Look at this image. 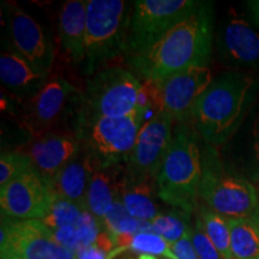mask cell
I'll return each instance as SVG.
<instances>
[{
  "label": "cell",
  "instance_id": "3",
  "mask_svg": "<svg viewBox=\"0 0 259 259\" xmlns=\"http://www.w3.org/2000/svg\"><path fill=\"white\" fill-rule=\"evenodd\" d=\"M193 125L179 122L156 174L158 199L181 211L192 213L198 208L202 180V148Z\"/></svg>",
  "mask_w": 259,
  "mask_h": 259
},
{
  "label": "cell",
  "instance_id": "28",
  "mask_svg": "<svg viewBox=\"0 0 259 259\" xmlns=\"http://www.w3.org/2000/svg\"><path fill=\"white\" fill-rule=\"evenodd\" d=\"M32 162L30 157L21 150L2 151L0 156V189L8 185L16 178L21 177L25 171L30 170Z\"/></svg>",
  "mask_w": 259,
  "mask_h": 259
},
{
  "label": "cell",
  "instance_id": "27",
  "mask_svg": "<svg viewBox=\"0 0 259 259\" xmlns=\"http://www.w3.org/2000/svg\"><path fill=\"white\" fill-rule=\"evenodd\" d=\"M85 209L78 204L54 196L48 215L41 222L51 231L65 227H74Z\"/></svg>",
  "mask_w": 259,
  "mask_h": 259
},
{
  "label": "cell",
  "instance_id": "31",
  "mask_svg": "<svg viewBox=\"0 0 259 259\" xmlns=\"http://www.w3.org/2000/svg\"><path fill=\"white\" fill-rule=\"evenodd\" d=\"M53 235L56 240L63 246V247L67 248V250L72 251L76 253L79 250V241L78 236H77V232L74 227H65V228L54 229Z\"/></svg>",
  "mask_w": 259,
  "mask_h": 259
},
{
  "label": "cell",
  "instance_id": "26",
  "mask_svg": "<svg viewBox=\"0 0 259 259\" xmlns=\"http://www.w3.org/2000/svg\"><path fill=\"white\" fill-rule=\"evenodd\" d=\"M187 216H190V213L181 211V210L167 213H158L156 218L150 222L151 227H153V232L162 236L169 246H171L181 240L190 232L191 227L186 222Z\"/></svg>",
  "mask_w": 259,
  "mask_h": 259
},
{
  "label": "cell",
  "instance_id": "33",
  "mask_svg": "<svg viewBox=\"0 0 259 259\" xmlns=\"http://www.w3.org/2000/svg\"><path fill=\"white\" fill-rule=\"evenodd\" d=\"M252 150H253L252 177L254 180H259V115L255 118L252 128Z\"/></svg>",
  "mask_w": 259,
  "mask_h": 259
},
{
  "label": "cell",
  "instance_id": "14",
  "mask_svg": "<svg viewBox=\"0 0 259 259\" xmlns=\"http://www.w3.org/2000/svg\"><path fill=\"white\" fill-rule=\"evenodd\" d=\"M174 122V119L163 112L156 113L144 122L126 163V176L131 179H156L173 138Z\"/></svg>",
  "mask_w": 259,
  "mask_h": 259
},
{
  "label": "cell",
  "instance_id": "34",
  "mask_svg": "<svg viewBox=\"0 0 259 259\" xmlns=\"http://www.w3.org/2000/svg\"><path fill=\"white\" fill-rule=\"evenodd\" d=\"M76 257L77 259H108V253L94 244L87 247H80L76 252Z\"/></svg>",
  "mask_w": 259,
  "mask_h": 259
},
{
  "label": "cell",
  "instance_id": "25",
  "mask_svg": "<svg viewBox=\"0 0 259 259\" xmlns=\"http://www.w3.org/2000/svg\"><path fill=\"white\" fill-rule=\"evenodd\" d=\"M105 232L112 236L113 241L121 235H135L137 233L153 232L150 222L141 221L128 213L120 199L115 200L102 220Z\"/></svg>",
  "mask_w": 259,
  "mask_h": 259
},
{
  "label": "cell",
  "instance_id": "10",
  "mask_svg": "<svg viewBox=\"0 0 259 259\" xmlns=\"http://www.w3.org/2000/svg\"><path fill=\"white\" fill-rule=\"evenodd\" d=\"M0 251L22 259H77L61 246L53 232L41 221H21L2 215Z\"/></svg>",
  "mask_w": 259,
  "mask_h": 259
},
{
  "label": "cell",
  "instance_id": "7",
  "mask_svg": "<svg viewBox=\"0 0 259 259\" xmlns=\"http://www.w3.org/2000/svg\"><path fill=\"white\" fill-rule=\"evenodd\" d=\"M196 0H137L134 2L125 60L148 51L199 8Z\"/></svg>",
  "mask_w": 259,
  "mask_h": 259
},
{
  "label": "cell",
  "instance_id": "32",
  "mask_svg": "<svg viewBox=\"0 0 259 259\" xmlns=\"http://www.w3.org/2000/svg\"><path fill=\"white\" fill-rule=\"evenodd\" d=\"M170 248L178 259H199L191 241L190 232L181 240L171 245Z\"/></svg>",
  "mask_w": 259,
  "mask_h": 259
},
{
  "label": "cell",
  "instance_id": "17",
  "mask_svg": "<svg viewBox=\"0 0 259 259\" xmlns=\"http://www.w3.org/2000/svg\"><path fill=\"white\" fill-rule=\"evenodd\" d=\"M218 46L228 63L259 69V34L233 9L219 32Z\"/></svg>",
  "mask_w": 259,
  "mask_h": 259
},
{
  "label": "cell",
  "instance_id": "37",
  "mask_svg": "<svg viewBox=\"0 0 259 259\" xmlns=\"http://www.w3.org/2000/svg\"><path fill=\"white\" fill-rule=\"evenodd\" d=\"M2 259H22V258H19L17 255L12 253H8V252H2Z\"/></svg>",
  "mask_w": 259,
  "mask_h": 259
},
{
  "label": "cell",
  "instance_id": "5",
  "mask_svg": "<svg viewBox=\"0 0 259 259\" xmlns=\"http://www.w3.org/2000/svg\"><path fill=\"white\" fill-rule=\"evenodd\" d=\"M144 122L145 116L138 108L121 118L90 115L80 108L77 135L96 164H126Z\"/></svg>",
  "mask_w": 259,
  "mask_h": 259
},
{
  "label": "cell",
  "instance_id": "11",
  "mask_svg": "<svg viewBox=\"0 0 259 259\" xmlns=\"http://www.w3.org/2000/svg\"><path fill=\"white\" fill-rule=\"evenodd\" d=\"M212 79L209 66H194L161 82H150L158 112L170 115L177 124L189 122L194 105Z\"/></svg>",
  "mask_w": 259,
  "mask_h": 259
},
{
  "label": "cell",
  "instance_id": "2",
  "mask_svg": "<svg viewBox=\"0 0 259 259\" xmlns=\"http://www.w3.org/2000/svg\"><path fill=\"white\" fill-rule=\"evenodd\" d=\"M259 95V79L226 72L212 79L193 107L191 124L205 145L219 148L240 128Z\"/></svg>",
  "mask_w": 259,
  "mask_h": 259
},
{
  "label": "cell",
  "instance_id": "20",
  "mask_svg": "<svg viewBox=\"0 0 259 259\" xmlns=\"http://www.w3.org/2000/svg\"><path fill=\"white\" fill-rule=\"evenodd\" d=\"M59 37L61 46L76 64H84L87 36V2H65L59 12Z\"/></svg>",
  "mask_w": 259,
  "mask_h": 259
},
{
  "label": "cell",
  "instance_id": "6",
  "mask_svg": "<svg viewBox=\"0 0 259 259\" xmlns=\"http://www.w3.org/2000/svg\"><path fill=\"white\" fill-rule=\"evenodd\" d=\"M203 173L199 199L227 219H250L258 203V190L245 178L228 171L216 149H202Z\"/></svg>",
  "mask_w": 259,
  "mask_h": 259
},
{
  "label": "cell",
  "instance_id": "35",
  "mask_svg": "<svg viewBox=\"0 0 259 259\" xmlns=\"http://www.w3.org/2000/svg\"><path fill=\"white\" fill-rule=\"evenodd\" d=\"M247 6L251 11L252 18H253L255 24L259 27V0H251V2H247Z\"/></svg>",
  "mask_w": 259,
  "mask_h": 259
},
{
  "label": "cell",
  "instance_id": "24",
  "mask_svg": "<svg viewBox=\"0 0 259 259\" xmlns=\"http://www.w3.org/2000/svg\"><path fill=\"white\" fill-rule=\"evenodd\" d=\"M198 216L205 234L215 245L225 259H234L231 248V231H229L228 219L220 215L212 209H210L205 204L198 205Z\"/></svg>",
  "mask_w": 259,
  "mask_h": 259
},
{
  "label": "cell",
  "instance_id": "1",
  "mask_svg": "<svg viewBox=\"0 0 259 259\" xmlns=\"http://www.w3.org/2000/svg\"><path fill=\"white\" fill-rule=\"evenodd\" d=\"M213 12L209 2H202L153 47L126 63L144 82H161L190 67H208L212 56Z\"/></svg>",
  "mask_w": 259,
  "mask_h": 259
},
{
  "label": "cell",
  "instance_id": "18",
  "mask_svg": "<svg viewBox=\"0 0 259 259\" xmlns=\"http://www.w3.org/2000/svg\"><path fill=\"white\" fill-rule=\"evenodd\" d=\"M126 179V164H96L85 198V210L102 223L115 200L120 199Z\"/></svg>",
  "mask_w": 259,
  "mask_h": 259
},
{
  "label": "cell",
  "instance_id": "12",
  "mask_svg": "<svg viewBox=\"0 0 259 259\" xmlns=\"http://www.w3.org/2000/svg\"><path fill=\"white\" fill-rule=\"evenodd\" d=\"M54 194L35 168L0 189L2 215L21 221H41L50 212Z\"/></svg>",
  "mask_w": 259,
  "mask_h": 259
},
{
  "label": "cell",
  "instance_id": "23",
  "mask_svg": "<svg viewBox=\"0 0 259 259\" xmlns=\"http://www.w3.org/2000/svg\"><path fill=\"white\" fill-rule=\"evenodd\" d=\"M234 259H259V229L251 219H228Z\"/></svg>",
  "mask_w": 259,
  "mask_h": 259
},
{
  "label": "cell",
  "instance_id": "38",
  "mask_svg": "<svg viewBox=\"0 0 259 259\" xmlns=\"http://www.w3.org/2000/svg\"><path fill=\"white\" fill-rule=\"evenodd\" d=\"M138 259H156V258H154L153 255H139Z\"/></svg>",
  "mask_w": 259,
  "mask_h": 259
},
{
  "label": "cell",
  "instance_id": "13",
  "mask_svg": "<svg viewBox=\"0 0 259 259\" xmlns=\"http://www.w3.org/2000/svg\"><path fill=\"white\" fill-rule=\"evenodd\" d=\"M8 40L14 50L32 66L51 72L54 63V46L41 24L14 3H5Z\"/></svg>",
  "mask_w": 259,
  "mask_h": 259
},
{
  "label": "cell",
  "instance_id": "29",
  "mask_svg": "<svg viewBox=\"0 0 259 259\" xmlns=\"http://www.w3.org/2000/svg\"><path fill=\"white\" fill-rule=\"evenodd\" d=\"M190 238L199 259H225L205 234L198 219L196 220L194 227L190 229Z\"/></svg>",
  "mask_w": 259,
  "mask_h": 259
},
{
  "label": "cell",
  "instance_id": "22",
  "mask_svg": "<svg viewBox=\"0 0 259 259\" xmlns=\"http://www.w3.org/2000/svg\"><path fill=\"white\" fill-rule=\"evenodd\" d=\"M125 251H134L142 255H163L168 259H178L169 244L154 232L118 236L114 239V250L108 254V259L118 257Z\"/></svg>",
  "mask_w": 259,
  "mask_h": 259
},
{
  "label": "cell",
  "instance_id": "19",
  "mask_svg": "<svg viewBox=\"0 0 259 259\" xmlns=\"http://www.w3.org/2000/svg\"><path fill=\"white\" fill-rule=\"evenodd\" d=\"M95 166V161L82 147L79 154L58 173L51 185L52 192L85 209L87 192Z\"/></svg>",
  "mask_w": 259,
  "mask_h": 259
},
{
  "label": "cell",
  "instance_id": "15",
  "mask_svg": "<svg viewBox=\"0 0 259 259\" xmlns=\"http://www.w3.org/2000/svg\"><path fill=\"white\" fill-rule=\"evenodd\" d=\"M18 150L30 157L32 166L51 186L58 173L82 150V142L73 132H48L32 137Z\"/></svg>",
  "mask_w": 259,
  "mask_h": 259
},
{
  "label": "cell",
  "instance_id": "9",
  "mask_svg": "<svg viewBox=\"0 0 259 259\" xmlns=\"http://www.w3.org/2000/svg\"><path fill=\"white\" fill-rule=\"evenodd\" d=\"M82 93L63 77L48 79L36 96L24 102L23 122L32 137H37L66 122L70 116L78 118Z\"/></svg>",
  "mask_w": 259,
  "mask_h": 259
},
{
  "label": "cell",
  "instance_id": "21",
  "mask_svg": "<svg viewBox=\"0 0 259 259\" xmlns=\"http://www.w3.org/2000/svg\"><path fill=\"white\" fill-rule=\"evenodd\" d=\"M156 197L155 179H131L126 176L120 200L130 215L141 221H153L160 213Z\"/></svg>",
  "mask_w": 259,
  "mask_h": 259
},
{
  "label": "cell",
  "instance_id": "36",
  "mask_svg": "<svg viewBox=\"0 0 259 259\" xmlns=\"http://www.w3.org/2000/svg\"><path fill=\"white\" fill-rule=\"evenodd\" d=\"M251 221L254 223L255 226H257V228L259 229V190H258V203H257V206H255L253 213L251 215Z\"/></svg>",
  "mask_w": 259,
  "mask_h": 259
},
{
  "label": "cell",
  "instance_id": "16",
  "mask_svg": "<svg viewBox=\"0 0 259 259\" xmlns=\"http://www.w3.org/2000/svg\"><path fill=\"white\" fill-rule=\"evenodd\" d=\"M50 79L44 72L21 57L8 38L3 41L0 54V80L6 92L19 102H28L36 96Z\"/></svg>",
  "mask_w": 259,
  "mask_h": 259
},
{
  "label": "cell",
  "instance_id": "30",
  "mask_svg": "<svg viewBox=\"0 0 259 259\" xmlns=\"http://www.w3.org/2000/svg\"><path fill=\"white\" fill-rule=\"evenodd\" d=\"M78 236V241L80 247H87L92 246L96 242L97 236L101 233L102 223L97 220L93 213H90L88 210H85L80 216L78 222L74 226ZM79 247V248H80Z\"/></svg>",
  "mask_w": 259,
  "mask_h": 259
},
{
  "label": "cell",
  "instance_id": "8",
  "mask_svg": "<svg viewBox=\"0 0 259 259\" xmlns=\"http://www.w3.org/2000/svg\"><path fill=\"white\" fill-rule=\"evenodd\" d=\"M142 82L119 66L99 70L82 93V111L106 118H121L137 111Z\"/></svg>",
  "mask_w": 259,
  "mask_h": 259
},
{
  "label": "cell",
  "instance_id": "4",
  "mask_svg": "<svg viewBox=\"0 0 259 259\" xmlns=\"http://www.w3.org/2000/svg\"><path fill=\"white\" fill-rule=\"evenodd\" d=\"M134 2L88 0L87 2L85 59L83 72L93 76L102 65L125 56Z\"/></svg>",
  "mask_w": 259,
  "mask_h": 259
}]
</instances>
